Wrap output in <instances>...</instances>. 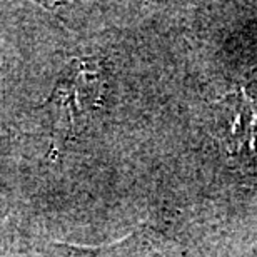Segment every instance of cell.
<instances>
[{
  "label": "cell",
  "instance_id": "cell-1",
  "mask_svg": "<svg viewBox=\"0 0 257 257\" xmlns=\"http://www.w3.org/2000/svg\"><path fill=\"white\" fill-rule=\"evenodd\" d=\"M55 99H62V104L69 112L70 124L75 115L84 112L99 97V72L85 62H74L59 82L54 94Z\"/></svg>",
  "mask_w": 257,
  "mask_h": 257
},
{
  "label": "cell",
  "instance_id": "cell-2",
  "mask_svg": "<svg viewBox=\"0 0 257 257\" xmlns=\"http://www.w3.org/2000/svg\"><path fill=\"white\" fill-rule=\"evenodd\" d=\"M229 149L239 154L244 149H257V110L247 99L239 102L232 127L229 131Z\"/></svg>",
  "mask_w": 257,
  "mask_h": 257
}]
</instances>
